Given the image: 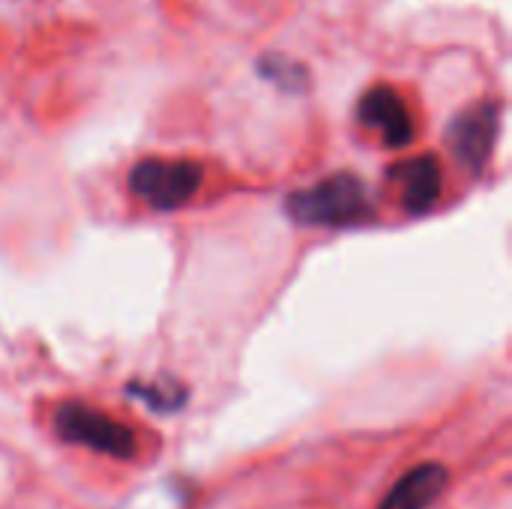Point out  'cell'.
<instances>
[{
    "mask_svg": "<svg viewBox=\"0 0 512 509\" xmlns=\"http://www.w3.org/2000/svg\"><path fill=\"white\" fill-rule=\"evenodd\" d=\"M285 210L300 225H324V228L360 225L369 222L375 213L366 183L348 171L324 177L309 189L291 192Z\"/></svg>",
    "mask_w": 512,
    "mask_h": 509,
    "instance_id": "1",
    "label": "cell"
},
{
    "mask_svg": "<svg viewBox=\"0 0 512 509\" xmlns=\"http://www.w3.org/2000/svg\"><path fill=\"white\" fill-rule=\"evenodd\" d=\"M54 432L66 444H81L111 459H132L138 453L132 429L84 402H63L54 414Z\"/></svg>",
    "mask_w": 512,
    "mask_h": 509,
    "instance_id": "2",
    "label": "cell"
},
{
    "mask_svg": "<svg viewBox=\"0 0 512 509\" xmlns=\"http://www.w3.org/2000/svg\"><path fill=\"white\" fill-rule=\"evenodd\" d=\"M201 180V165L189 159H144L129 171V189L153 210H177L189 204Z\"/></svg>",
    "mask_w": 512,
    "mask_h": 509,
    "instance_id": "3",
    "label": "cell"
},
{
    "mask_svg": "<svg viewBox=\"0 0 512 509\" xmlns=\"http://www.w3.org/2000/svg\"><path fill=\"white\" fill-rule=\"evenodd\" d=\"M498 132H501V102L483 99L453 117L447 141H450L456 162L465 171L483 174V168L492 156V147L498 141Z\"/></svg>",
    "mask_w": 512,
    "mask_h": 509,
    "instance_id": "4",
    "label": "cell"
},
{
    "mask_svg": "<svg viewBox=\"0 0 512 509\" xmlns=\"http://www.w3.org/2000/svg\"><path fill=\"white\" fill-rule=\"evenodd\" d=\"M357 117L366 129L378 132L387 147H408L417 135L405 99L393 87H372L357 105Z\"/></svg>",
    "mask_w": 512,
    "mask_h": 509,
    "instance_id": "5",
    "label": "cell"
},
{
    "mask_svg": "<svg viewBox=\"0 0 512 509\" xmlns=\"http://www.w3.org/2000/svg\"><path fill=\"white\" fill-rule=\"evenodd\" d=\"M390 180H396L402 207L408 213H426L441 198L444 177H441V165L432 153H423V156H414V159L393 165Z\"/></svg>",
    "mask_w": 512,
    "mask_h": 509,
    "instance_id": "6",
    "label": "cell"
},
{
    "mask_svg": "<svg viewBox=\"0 0 512 509\" xmlns=\"http://www.w3.org/2000/svg\"><path fill=\"white\" fill-rule=\"evenodd\" d=\"M450 471L438 462H426L411 468L381 501L378 509H429L447 489Z\"/></svg>",
    "mask_w": 512,
    "mask_h": 509,
    "instance_id": "7",
    "label": "cell"
},
{
    "mask_svg": "<svg viewBox=\"0 0 512 509\" xmlns=\"http://www.w3.org/2000/svg\"><path fill=\"white\" fill-rule=\"evenodd\" d=\"M126 393H132L135 399H141L144 405H150L153 411H177L186 402V387L177 384L174 378H156V381H135L126 387Z\"/></svg>",
    "mask_w": 512,
    "mask_h": 509,
    "instance_id": "8",
    "label": "cell"
},
{
    "mask_svg": "<svg viewBox=\"0 0 512 509\" xmlns=\"http://www.w3.org/2000/svg\"><path fill=\"white\" fill-rule=\"evenodd\" d=\"M261 72H264V78L276 81L288 93H300V90L309 87V72L297 60H288V57H279V54L264 57L261 60Z\"/></svg>",
    "mask_w": 512,
    "mask_h": 509,
    "instance_id": "9",
    "label": "cell"
}]
</instances>
